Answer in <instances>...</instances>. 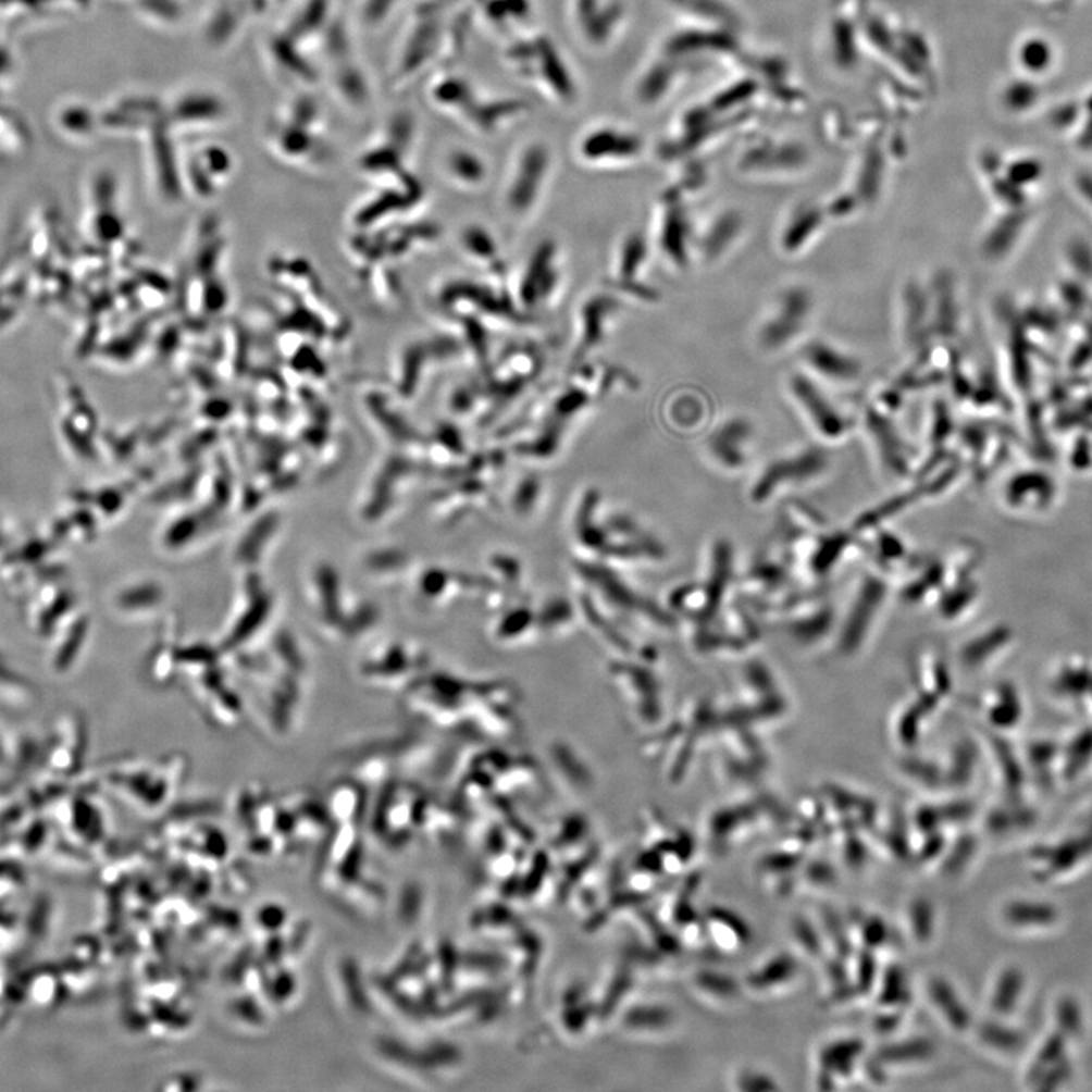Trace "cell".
<instances>
[{"label": "cell", "instance_id": "obj_21", "mask_svg": "<svg viewBox=\"0 0 1092 1092\" xmlns=\"http://www.w3.org/2000/svg\"><path fill=\"white\" fill-rule=\"evenodd\" d=\"M732 1088L741 1092H777L783 1090V1087L779 1083V1079H775L771 1072L765 1071L759 1067H753V1065H742L741 1068H737L733 1072Z\"/></svg>", "mask_w": 1092, "mask_h": 1092}, {"label": "cell", "instance_id": "obj_31", "mask_svg": "<svg viewBox=\"0 0 1092 1092\" xmlns=\"http://www.w3.org/2000/svg\"><path fill=\"white\" fill-rule=\"evenodd\" d=\"M72 2H75V5L78 8H84L90 3V0H72Z\"/></svg>", "mask_w": 1092, "mask_h": 1092}, {"label": "cell", "instance_id": "obj_9", "mask_svg": "<svg viewBox=\"0 0 1092 1092\" xmlns=\"http://www.w3.org/2000/svg\"><path fill=\"white\" fill-rule=\"evenodd\" d=\"M807 309H809V299L806 294L794 290L784 296L779 317L775 314V319H772L767 325V330H764V344L775 348V346L787 342L786 338L794 336L799 330V325H803Z\"/></svg>", "mask_w": 1092, "mask_h": 1092}, {"label": "cell", "instance_id": "obj_24", "mask_svg": "<svg viewBox=\"0 0 1092 1092\" xmlns=\"http://www.w3.org/2000/svg\"><path fill=\"white\" fill-rule=\"evenodd\" d=\"M452 175L468 184L480 183L484 178V165L479 157L467 151L454 152L448 160Z\"/></svg>", "mask_w": 1092, "mask_h": 1092}, {"label": "cell", "instance_id": "obj_10", "mask_svg": "<svg viewBox=\"0 0 1092 1092\" xmlns=\"http://www.w3.org/2000/svg\"><path fill=\"white\" fill-rule=\"evenodd\" d=\"M226 107L216 95L209 91H190L181 96L172 109L173 121L186 125L218 123L225 117Z\"/></svg>", "mask_w": 1092, "mask_h": 1092}, {"label": "cell", "instance_id": "obj_1", "mask_svg": "<svg viewBox=\"0 0 1092 1092\" xmlns=\"http://www.w3.org/2000/svg\"><path fill=\"white\" fill-rule=\"evenodd\" d=\"M868 1052L867 1041L857 1035H837L819 1042L814 1052L815 1088L832 1091L848 1085L859 1078Z\"/></svg>", "mask_w": 1092, "mask_h": 1092}, {"label": "cell", "instance_id": "obj_2", "mask_svg": "<svg viewBox=\"0 0 1092 1092\" xmlns=\"http://www.w3.org/2000/svg\"><path fill=\"white\" fill-rule=\"evenodd\" d=\"M922 998L929 1013L953 1035H968L975 1017L957 984L942 972H930L922 982Z\"/></svg>", "mask_w": 1092, "mask_h": 1092}, {"label": "cell", "instance_id": "obj_8", "mask_svg": "<svg viewBox=\"0 0 1092 1092\" xmlns=\"http://www.w3.org/2000/svg\"><path fill=\"white\" fill-rule=\"evenodd\" d=\"M913 995L909 976L902 965L890 964L880 968L871 995L876 1009L907 1010L913 1003Z\"/></svg>", "mask_w": 1092, "mask_h": 1092}, {"label": "cell", "instance_id": "obj_29", "mask_svg": "<svg viewBox=\"0 0 1092 1092\" xmlns=\"http://www.w3.org/2000/svg\"><path fill=\"white\" fill-rule=\"evenodd\" d=\"M49 2L51 0H0V10L7 11L10 15L25 14L23 10H38L40 7L49 5Z\"/></svg>", "mask_w": 1092, "mask_h": 1092}, {"label": "cell", "instance_id": "obj_17", "mask_svg": "<svg viewBox=\"0 0 1092 1092\" xmlns=\"http://www.w3.org/2000/svg\"><path fill=\"white\" fill-rule=\"evenodd\" d=\"M1022 978L1020 972L1014 968H1006L1000 972L992 983L988 1006L992 1017L1003 1018L1013 1014L1018 998L1021 997Z\"/></svg>", "mask_w": 1092, "mask_h": 1092}, {"label": "cell", "instance_id": "obj_23", "mask_svg": "<svg viewBox=\"0 0 1092 1092\" xmlns=\"http://www.w3.org/2000/svg\"><path fill=\"white\" fill-rule=\"evenodd\" d=\"M237 26L236 11L228 7L219 8L213 17L210 18L209 26H206V38H209L214 45L228 44L236 33Z\"/></svg>", "mask_w": 1092, "mask_h": 1092}, {"label": "cell", "instance_id": "obj_28", "mask_svg": "<svg viewBox=\"0 0 1092 1092\" xmlns=\"http://www.w3.org/2000/svg\"><path fill=\"white\" fill-rule=\"evenodd\" d=\"M467 245L471 248L472 252L482 253V257H489L494 252V246L486 234L482 233V229H471L467 234Z\"/></svg>", "mask_w": 1092, "mask_h": 1092}, {"label": "cell", "instance_id": "obj_15", "mask_svg": "<svg viewBox=\"0 0 1092 1092\" xmlns=\"http://www.w3.org/2000/svg\"><path fill=\"white\" fill-rule=\"evenodd\" d=\"M760 809L755 805L741 803L740 806H730L715 815L711 821V830L721 840H736L734 836H744L748 829L756 827L759 822Z\"/></svg>", "mask_w": 1092, "mask_h": 1092}, {"label": "cell", "instance_id": "obj_4", "mask_svg": "<svg viewBox=\"0 0 1092 1092\" xmlns=\"http://www.w3.org/2000/svg\"><path fill=\"white\" fill-rule=\"evenodd\" d=\"M870 1052L891 1079L897 1072L922 1070L932 1065L938 1056L936 1042L926 1035L886 1038Z\"/></svg>", "mask_w": 1092, "mask_h": 1092}, {"label": "cell", "instance_id": "obj_11", "mask_svg": "<svg viewBox=\"0 0 1092 1092\" xmlns=\"http://www.w3.org/2000/svg\"><path fill=\"white\" fill-rule=\"evenodd\" d=\"M546 159L548 157H545L544 149L537 146V148H533L532 151L526 152L524 160H521L514 186L511 187L509 195L511 207L514 210L525 211L530 209V203H532L537 188L541 186Z\"/></svg>", "mask_w": 1092, "mask_h": 1092}, {"label": "cell", "instance_id": "obj_25", "mask_svg": "<svg viewBox=\"0 0 1092 1092\" xmlns=\"http://www.w3.org/2000/svg\"><path fill=\"white\" fill-rule=\"evenodd\" d=\"M337 88L346 101L363 103L368 99L367 80L353 67H346L337 75Z\"/></svg>", "mask_w": 1092, "mask_h": 1092}, {"label": "cell", "instance_id": "obj_27", "mask_svg": "<svg viewBox=\"0 0 1092 1092\" xmlns=\"http://www.w3.org/2000/svg\"><path fill=\"white\" fill-rule=\"evenodd\" d=\"M645 253L644 241L640 237H632L626 241L624 260H622V273L624 275H632L636 272L637 264L642 260V256Z\"/></svg>", "mask_w": 1092, "mask_h": 1092}, {"label": "cell", "instance_id": "obj_14", "mask_svg": "<svg viewBox=\"0 0 1092 1092\" xmlns=\"http://www.w3.org/2000/svg\"><path fill=\"white\" fill-rule=\"evenodd\" d=\"M848 928L856 948L868 950L877 955L879 950L890 945L891 928L880 914H857L848 921Z\"/></svg>", "mask_w": 1092, "mask_h": 1092}, {"label": "cell", "instance_id": "obj_7", "mask_svg": "<svg viewBox=\"0 0 1092 1092\" xmlns=\"http://www.w3.org/2000/svg\"><path fill=\"white\" fill-rule=\"evenodd\" d=\"M707 929L719 950L736 953L747 948L755 938V930L744 915L727 907H715L707 918Z\"/></svg>", "mask_w": 1092, "mask_h": 1092}, {"label": "cell", "instance_id": "obj_13", "mask_svg": "<svg viewBox=\"0 0 1092 1092\" xmlns=\"http://www.w3.org/2000/svg\"><path fill=\"white\" fill-rule=\"evenodd\" d=\"M694 988L699 997L719 1007L736 1005L745 995L742 979L718 970L698 972L694 978Z\"/></svg>", "mask_w": 1092, "mask_h": 1092}, {"label": "cell", "instance_id": "obj_30", "mask_svg": "<svg viewBox=\"0 0 1092 1092\" xmlns=\"http://www.w3.org/2000/svg\"><path fill=\"white\" fill-rule=\"evenodd\" d=\"M11 65H13V61H11L10 53L0 45V78L3 75H8V72L11 71Z\"/></svg>", "mask_w": 1092, "mask_h": 1092}, {"label": "cell", "instance_id": "obj_19", "mask_svg": "<svg viewBox=\"0 0 1092 1092\" xmlns=\"http://www.w3.org/2000/svg\"><path fill=\"white\" fill-rule=\"evenodd\" d=\"M55 123L61 134L76 140L94 136L95 131L101 125L98 114L91 113L86 106L73 102L60 107L55 114Z\"/></svg>", "mask_w": 1092, "mask_h": 1092}, {"label": "cell", "instance_id": "obj_12", "mask_svg": "<svg viewBox=\"0 0 1092 1092\" xmlns=\"http://www.w3.org/2000/svg\"><path fill=\"white\" fill-rule=\"evenodd\" d=\"M791 944L795 955L809 963H824L829 957V947L817 918L798 914L790 922Z\"/></svg>", "mask_w": 1092, "mask_h": 1092}, {"label": "cell", "instance_id": "obj_22", "mask_svg": "<svg viewBox=\"0 0 1092 1092\" xmlns=\"http://www.w3.org/2000/svg\"><path fill=\"white\" fill-rule=\"evenodd\" d=\"M798 880L803 886L809 888V890L824 892L836 886L840 876L829 860L815 859L812 863H803Z\"/></svg>", "mask_w": 1092, "mask_h": 1092}, {"label": "cell", "instance_id": "obj_20", "mask_svg": "<svg viewBox=\"0 0 1092 1092\" xmlns=\"http://www.w3.org/2000/svg\"><path fill=\"white\" fill-rule=\"evenodd\" d=\"M809 359L819 371L832 376V379L852 380L859 372L856 361L834 352L833 349L827 348V346H815V348L812 346V349L809 351Z\"/></svg>", "mask_w": 1092, "mask_h": 1092}, {"label": "cell", "instance_id": "obj_3", "mask_svg": "<svg viewBox=\"0 0 1092 1092\" xmlns=\"http://www.w3.org/2000/svg\"><path fill=\"white\" fill-rule=\"evenodd\" d=\"M803 976V959L794 952L772 953L742 976L745 995L774 998L790 992Z\"/></svg>", "mask_w": 1092, "mask_h": 1092}, {"label": "cell", "instance_id": "obj_6", "mask_svg": "<svg viewBox=\"0 0 1092 1092\" xmlns=\"http://www.w3.org/2000/svg\"><path fill=\"white\" fill-rule=\"evenodd\" d=\"M586 134L582 140V153L586 160H630L641 151V141L632 136L633 133L613 126L594 128Z\"/></svg>", "mask_w": 1092, "mask_h": 1092}, {"label": "cell", "instance_id": "obj_5", "mask_svg": "<svg viewBox=\"0 0 1092 1092\" xmlns=\"http://www.w3.org/2000/svg\"><path fill=\"white\" fill-rule=\"evenodd\" d=\"M940 929V913L929 895H913L903 907V930L915 948L932 947Z\"/></svg>", "mask_w": 1092, "mask_h": 1092}, {"label": "cell", "instance_id": "obj_16", "mask_svg": "<svg viewBox=\"0 0 1092 1092\" xmlns=\"http://www.w3.org/2000/svg\"><path fill=\"white\" fill-rule=\"evenodd\" d=\"M795 390H797L799 401L805 402L810 418L817 422V426L822 433L832 438L841 436L844 433V419L829 404L824 402V399L817 392L812 390L809 384L799 380V382L795 383Z\"/></svg>", "mask_w": 1092, "mask_h": 1092}, {"label": "cell", "instance_id": "obj_26", "mask_svg": "<svg viewBox=\"0 0 1092 1092\" xmlns=\"http://www.w3.org/2000/svg\"><path fill=\"white\" fill-rule=\"evenodd\" d=\"M326 8H328L326 7V0H310L309 5L302 8L301 14L296 17V33L302 29L311 33V30L321 28L322 23H324Z\"/></svg>", "mask_w": 1092, "mask_h": 1092}, {"label": "cell", "instance_id": "obj_18", "mask_svg": "<svg viewBox=\"0 0 1092 1092\" xmlns=\"http://www.w3.org/2000/svg\"><path fill=\"white\" fill-rule=\"evenodd\" d=\"M970 1035H975L980 1047L997 1055H1010L1018 1048L1017 1033L1003 1025L1002 1018L992 1017L982 1022H975Z\"/></svg>", "mask_w": 1092, "mask_h": 1092}]
</instances>
